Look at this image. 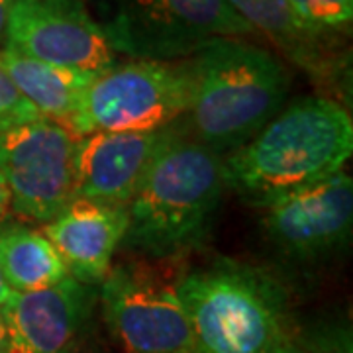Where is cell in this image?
<instances>
[{
  "mask_svg": "<svg viewBox=\"0 0 353 353\" xmlns=\"http://www.w3.org/2000/svg\"><path fill=\"white\" fill-rule=\"evenodd\" d=\"M187 61L190 101L176 126L222 157L255 138L287 102V67L245 39L216 38Z\"/></svg>",
  "mask_w": 353,
  "mask_h": 353,
  "instance_id": "6da1fadb",
  "label": "cell"
},
{
  "mask_svg": "<svg viewBox=\"0 0 353 353\" xmlns=\"http://www.w3.org/2000/svg\"><path fill=\"white\" fill-rule=\"evenodd\" d=\"M176 124L157 132H94L75 143V199L126 208Z\"/></svg>",
  "mask_w": 353,
  "mask_h": 353,
  "instance_id": "8fae6325",
  "label": "cell"
},
{
  "mask_svg": "<svg viewBox=\"0 0 353 353\" xmlns=\"http://www.w3.org/2000/svg\"><path fill=\"white\" fill-rule=\"evenodd\" d=\"M0 61L16 88L41 118L71 130L85 90L97 75L41 63L8 48L0 51Z\"/></svg>",
  "mask_w": 353,
  "mask_h": 353,
  "instance_id": "9a60e30c",
  "label": "cell"
},
{
  "mask_svg": "<svg viewBox=\"0 0 353 353\" xmlns=\"http://www.w3.org/2000/svg\"><path fill=\"white\" fill-rule=\"evenodd\" d=\"M190 101V69L181 61L116 63L85 90L71 134L157 132L176 124Z\"/></svg>",
  "mask_w": 353,
  "mask_h": 353,
  "instance_id": "8992f818",
  "label": "cell"
},
{
  "mask_svg": "<svg viewBox=\"0 0 353 353\" xmlns=\"http://www.w3.org/2000/svg\"><path fill=\"white\" fill-rule=\"evenodd\" d=\"M4 347H6V322L0 312V353H4Z\"/></svg>",
  "mask_w": 353,
  "mask_h": 353,
  "instance_id": "7402d4cb",
  "label": "cell"
},
{
  "mask_svg": "<svg viewBox=\"0 0 353 353\" xmlns=\"http://www.w3.org/2000/svg\"><path fill=\"white\" fill-rule=\"evenodd\" d=\"M228 6L263 34L289 61L322 85H336L345 65L334 50L336 39L310 30L290 8L289 0H226Z\"/></svg>",
  "mask_w": 353,
  "mask_h": 353,
  "instance_id": "5bb4252c",
  "label": "cell"
},
{
  "mask_svg": "<svg viewBox=\"0 0 353 353\" xmlns=\"http://www.w3.org/2000/svg\"><path fill=\"white\" fill-rule=\"evenodd\" d=\"M0 269L12 292L48 289L71 277L43 232L24 224L0 228Z\"/></svg>",
  "mask_w": 353,
  "mask_h": 353,
  "instance_id": "2e32d148",
  "label": "cell"
},
{
  "mask_svg": "<svg viewBox=\"0 0 353 353\" xmlns=\"http://www.w3.org/2000/svg\"><path fill=\"white\" fill-rule=\"evenodd\" d=\"M228 189L224 157L176 126L126 206L122 245L155 259L202 245Z\"/></svg>",
  "mask_w": 353,
  "mask_h": 353,
  "instance_id": "3957f363",
  "label": "cell"
},
{
  "mask_svg": "<svg viewBox=\"0 0 353 353\" xmlns=\"http://www.w3.org/2000/svg\"><path fill=\"white\" fill-rule=\"evenodd\" d=\"M77 139L48 118L0 134V171L16 214L48 224L75 201Z\"/></svg>",
  "mask_w": 353,
  "mask_h": 353,
  "instance_id": "52a82bcc",
  "label": "cell"
},
{
  "mask_svg": "<svg viewBox=\"0 0 353 353\" xmlns=\"http://www.w3.org/2000/svg\"><path fill=\"white\" fill-rule=\"evenodd\" d=\"M94 301L92 285L73 277L48 289L12 292L0 308L4 353H67L79 340Z\"/></svg>",
  "mask_w": 353,
  "mask_h": 353,
  "instance_id": "7c38bea8",
  "label": "cell"
},
{
  "mask_svg": "<svg viewBox=\"0 0 353 353\" xmlns=\"http://www.w3.org/2000/svg\"><path fill=\"white\" fill-rule=\"evenodd\" d=\"M38 118H41L38 110L22 97V92L16 88L8 71L0 61V134L10 128L34 122Z\"/></svg>",
  "mask_w": 353,
  "mask_h": 353,
  "instance_id": "ac0fdd59",
  "label": "cell"
},
{
  "mask_svg": "<svg viewBox=\"0 0 353 353\" xmlns=\"http://www.w3.org/2000/svg\"><path fill=\"white\" fill-rule=\"evenodd\" d=\"M83 2L114 53L134 61H181L216 38L255 34L226 0Z\"/></svg>",
  "mask_w": 353,
  "mask_h": 353,
  "instance_id": "5b68a950",
  "label": "cell"
},
{
  "mask_svg": "<svg viewBox=\"0 0 353 353\" xmlns=\"http://www.w3.org/2000/svg\"><path fill=\"white\" fill-rule=\"evenodd\" d=\"M192 353H279L289 345L285 294L250 265L218 261L175 285Z\"/></svg>",
  "mask_w": 353,
  "mask_h": 353,
  "instance_id": "277c9868",
  "label": "cell"
},
{
  "mask_svg": "<svg viewBox=\"0 0 353 353\" xmlns=\"http://www.w3.org/2000/svg\"><path fill=\"white\" fill-rule=\"evenodd\" d=\"M128 228L126 208L75 199L43 226V236L61 257L69 275L101 285Z\"/></svg>",
  "mask_w": 353,
  "mask_h": 353,
  "instance_id": "4fadbf2b",
  "label": "cell"
},
{
  "mask_svg": "<svg viewBox=\"0 0 353 353\" xmlns=\"http://www.w3.org/2000/svg\"><path fill=\"white\" fill-rule=\"evenodd\" d=\"M8 8H10V0H0V43H4L6 20H8Z\"/></svg>",
  "mask_w": 353,
  "mask_h": 353,
  "instance_id": "ffe728a7",
  "label": "cell"
},
{
  "mask_svg": "<svg viewBox=\"0 0 353 353\" xmlns=\"http://www.w3.org/2000/svg\"><path fill=\"white\" fill-rule=\"evenodd\" d=\"M279 353H304V352H301V350H296V347H294V345H285V347H283V350H281V352Z\"/></svg>",
  "mask_w": 353,
  "mask_h": 353,
  "instance_id": "603a6c76",
  "label": "cell"
},
{
  "mask_svg": "<svg viewBox=\"0 0 353 353\" xmlns=\"http://www.w3.org/2000/svg\"><path fill=\"white\" fill-rule=\"evenodd\" d=\"M269 240L294 257L334 252L350 240L353 181L343 171L263 206Z\"/></svg>",
  "mask_w": 353,
  "mask_h": 353,
  "instance_id": "30bf717a",
  "label": "cell"
},
{
  "mask_svg": "<svg viewBox=\"0 0 353 353\" xmlns=\"http://www.w3.org/2000/svg\"><path fill=\"white\" fill-rule=\"evenodd\" d=\"M101 285L104 318L128 353H192L189 316L175 287L130 265L110 269Z\"/></svg>",
  "mask_w": 353,
  "mask_h": 353,
  "instance_id": "9c48e42d",
  "label": "cell"
},
{
  "mask_svg": "<svg viewBox=\"0 0 353 353\" xmlns=\"http://www.w3.org/2000/svg\"><path fill=\"white\" fill-rule=\"evenodd\" d=\"M4 48L88 75L118 63L83 0H10Z\"/></svg>",
  "mask_w": 353,
  "mask_h": 353,
  "instance_id": "ba28073f",
  "label": "cell"
},
{
  "mask_svg": "<svg viewBox=\"0 0 353 353\" xmlns=\"http://www.w3.org/2000/svg\"><path fill=\"white\" fill-rule=\"evenodd\" d=\"M290 8L310 30L334 38L350 34L353 0H289Z\"/></svg>",
  "mask_w": 353,
  "mask_h": 353,
  "instance_id": "e0dca14e",
  "label": "cell"
},
{
  "mask_svg": "<svg viewBox=\"0 0 353 353\" xmlns=\"http://www.w3.org/2000/svg\"><path fill=\"white\" fill-rule=\"evenodd\" d=\"M10 294H12V290L8 287V283H6V279L2 275V269H0V308L4 306V303L10 299Z\"/></svg>",
  "mask_w": 353,
  "mask_h": 353,
  "instance_id": "44dd1931",
  "label": "cell"
},
{
  "mask_svg": "<svg viewBox=\"0 0 353 353\" xmlns=\"http://www.w3.org/2000/svg\"><path fill=\"white\" fill-rule=\"evenodd\" d=\"M353 153L352 114L341 102H292L245 145L224 155L228 189L257 206L340 173Z\"/></svg>",
  "mask_w": 353,
  "mask_h": 353,
  "instance_id": "7a4b0ae2",
  "label": "cell"
},
{
  "mask_svg": "<svg viewBox=\"0 0 353 353\" xmlns=\"http://www.w3.org/2000/svg\"><path fill=\"white\" fill-rule=\"evenodd\" d=\"M8 206H10V192H8V187H6L4 175H2V171H0V222L4 220Z\"/></svg>",
  "mask_w": 353,
  "mask_h": 353,
  "instance_id": "d6986e66",
  "label": "cell"
}]
</instances>
